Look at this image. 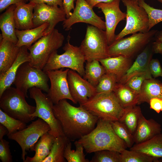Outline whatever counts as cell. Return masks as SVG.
Masks as SVG:
<instances>
[{
	"label": "cell",
	"instance_id": "obj_34",
	"mask_svg": "<svg viewBox=\"0 0 162 162\" xmlns=\"http://www.w3.org/2000/svg\"><path fill=\"white\" fill-rule=\"evenodd\" d=\"M0 123L8 129V133L7 135L23 130L27 126L26 123L10 116L0 108Z\"/></svg>",
	"mask_w": 162,
	"mask_h": 162
},
{
	"label": "cell",
	"instance_id": "obj_52",
	"mask_svg": "<svg viewBox=\"0 0 162 162\" xmlns=\"http://www.w3.org/2000/svg\"><path fill=\"white\" fill-rule=\"evenodd\" d=\"M161 111H162V99H161Z\"/></svg>",
	"mask_w": 162,
	"mask_h": 162
},
{
	"label": "cell",
	"instance_id": "obj_29",
	"mask_svg": "<svg viewBox=\"0 0 162 162\" xmlns=\"http://www.w3.org/2000/svg\"><path fill=\"white\" fill-rule=\"evenodd\" d=\"M113 92L124 108L138 104L139 95L124 84L117 82Z\"/></svg>",
	"mask_w": 162,
	"mask_h": 162
},
{
	"label": "cell",
	"instance_id": "obj_17",
	"mask_svg": "<svg viewBox=\"0 0 162 162\" xmlns=\"http://www.w3.org/2000/svg\"><path fill=\"white\" fill-rule=\"evenodd\" d=\"M67 80L71 95L80 105L97 93L95 87L74 70H69Z\"/></svg>",
	"mask_w": 162,
	"mask_h": 162
},
{
	"label": "cell",
	"instance_id": "obj_32",
	"mask_svg": "<svg viewBox=\"0 0 162 162\" xmlns=\"http://www.w3.org/2000/svg\"><path fill=\"white\" fill-rule=\"evenodd\" d=\"M125 109V112L119 121L123 124L133 135L142 113L140 107L136 105Z\"/></svg>",
	"mask_w": 162,
	"mask_h": 162
},
{
	"label": "cell",
	"instance_id": "obj_44",
	"mask_svg": "<svg viewBox=\"0 0 162 162\" xmlns=\"http://www.w3.org/2000/svg\"><path fill=\"white\" fill-rule=\"evenodd\" d=\"M63 0H28L29 2L35 4L44 3L50 5H57L60 7H63Z\"/></svg>",
	"mask_w": 162,
	"mask_h": 162
},
{
	"label": "cell",
	"instance_id": "obj_4",
	"mask_svg": "<svg viewBox=\"0 0 162 162\" xmlns=\"http://www.w3.org/2000/svg\"><path fill=\"white\" fill-rule=\"evenodd\" d=\"M25 95L16 88H8L0 96V108L10 116L26 123L34 119L31 115L36 106L28 104Z\"/></svg>",
	"mask_w": 162,
	"mask_h": 162
},
{
	"label": "cell",
	"instance_id": "obj_9",
	"mask_svg": "<svg viewBox=\"0 0 162 162\" xmlns=\"http://www.w3.org/2000/svg\"><path fill=\"white\" fill-rule=\"evenodd\" d=\"M106 32L93 26H88L84 39L80 46L86 62L109 57Z\"/></svg>",
	"mask_w": 162,
	"mask_h": 162
},
{
	"label": "cell",
	"instance_id": "obj_25",
	"mask_svg": "<svg viewBox=\"0 0 162 162\" xmlns=\"http://www.w3.org/2000/svg\"><path fill=\"white\" fill-rule=\"evenodd\" d=\"M48 26V23H45L32 29L24 30L16 29L15 33L18 39L16 45L20 47L25 46L28 48L44 35Z\"/></svg>",
	"mask_w": 162,
	"mask_h": 162
},
{
	"label": "cell",
	"instance_id": "obj_47",
	"mask_svg": "<svg viewBox=\"0 0 162 162\" xmlns=\"http://www.w3.org/2000/svg\"><path fill=\"white\" fill-rule=\"evenodd\" d=\"M152 49L153 53H159L162 55V43L154 41L151 44Z\"/></svg>",
	"mask_w": 162,
	"mask_h": 162
},
{
	"label": "cell",
	"instance_id": "obj_40",
	"mask_svg": "<svg viewBox=\"0 0 162 162\" xmlns=\"http://www.w3.org/2000/svg\"><path fill=\"white\" fill-rule=\"evenodd\" d=\"M152 78L151 74L147 73L140 74L132 77L124 84L139 95L144 81Z\"/></svg>",
	"mask_w": 162,
	"mask_h": 162
},
{
	"label": "cell",
	"instance_id": "obj_54",
	"mask_svg": "<svg viewBox=\"0 0 162 162\" xmlns=\"http://www.w3.org/2000/svg\"><path fill=\"white\" fill-rule=\"evenodd\" d=\"M26 2L28 1V0H26Z\"/></svg>",
	"mask_w": 162,
	"mask_h": 162
},
{
	"label": "cell",
	"instance_id": "obj_7",
	"mask_svg": "<svg viewBox=\"0 0 162 162\" xmlns=\"http://www.w3.org/2000/svg\"><path fill=\"white\" fill-rule=\"evenodd\" d=\"M158 31L154 29L146 32H138L114 41L108 46L109 57L122 56L132 58L151 42Z\"/></svg>",
	"mask_w": 162,
	"mask_h": 162
},
{
	"label": "cell",
	"instance_id": "obj_45",
	"mask_svg": "<svg viewBox=\"0 0 162 162\" xmlns=\"http://www.w3.org/2000/svg\"><path fill=\"white\" fill-rule=\"evenodd\" d=\"M150 108L159 113L161 111V99L158 98H153L149 100V103Z\"/></svg>",
	"mask_w": 162,
	"mask_h": 162
},
{
	"label": "cell",
	"instance_id": "obj_24",
	"mask_svg": "<svg viewBox=\"0 0 162 162\" xmlns=\"http://www.w3.org/2000/svg\"><path fill=\"white\" fill-rule=\"evenodd\" d=\"M15 4L11 5L0 16L1 35L2 38L8 40L16 44L18 39L16 36L14 12Z\"/></svg>",
	"mask_w": 162,
	"mask_h": 162
},
{
	"label": "cell",
	"instance_id": "obj_41",
	"mask_svg": "<svg viewBox=\"0 0 162 162\" xmlns=\"http://www.w3.org/2000/svg\"><path fill=\"white\" fill-rule=\"evenodd\" d=\"M0 159L2 162L13 161L9 142L3 139L0 140Z\"/></svg>",
	"mask_w": 162,
	"mask_h": 162
},
{
	"label": "cell",
	"instance_id": "obj_12",
	"mask_svg": "<svg viewBox=\"0 0 162 162\" xmlns=\"http://www.w3.org/2000/svg\"><path fill=\"white\" fill-rule=\"evenodd\" d=\"M50 130L49 124L44 121L38 118L25 129L7 135L8 138L16 141L21 148V158L24 162L27 151H34V146L44 134Z\"/></svg>",
	"mask_w": 162,
	"mask_h": 162
},
{
	"label": "cell",
	"instance_id": "obj_49",
	"mask_svg": "<svg viewBox=\"0 0 162 162\" xmlns=\"http://www.w3.org/2000/svg\"><path fill=\"white\" fill-rule=\"evenodd\" d=\"M8 130L3 125L0 123V140L3 139L4 136L8 134Z\"/></svg>",
	"mask_w": 162,
	"mask_h": 162
},
{
	"label": "cell",
	"instance_id": "obj_2",
	"mask_svg": "<svg viewBox=\"0 0 162 162\" xmlns=\"http://www.w3.org/2000/svg\"><path fill=\"white\" fill-rule=\"evenodd\" d=\"M88 153L103 150L121 153L127 147L123 140L114 131L110 121L99 119L94 128L78 140Z\"/></svg>",
	"mask_w": 162,
	"mask_h": 162
},
{
	"label": "cell",
	"instance_id": "obj_42",
	"mask_svg": "<svg viewBox=\"0 0 162 162\" xmlns=\"http://www.w3.org/2000/svg\"><path fill=\"white\" fill-rule=\"evenodd\" d=\"M149 68L152 76L154 78L162 77V68L158 59H152L149 62Z\"/></svg>",
	"mask_w": 162,
	"mask_h": 162
},
{
	"label": "cell",
	"instance_id": "obj_28",
	"mask_svg": "<svg viewBox=\"0 0 162 162\" xmlns=\"http://www.w3.org/2000/svg\"><path fill=\"white\" fill-rule=\"evenodd\" d=\"M155 98L162 99V83L152 78L146 79L142 85L138 104L149 103L151 98Z\"/></svg>",
	"mask_w": 162,
	"mask_h": 162
},
{
	"label": "cell",
	"instance_id": "obj_23",
	"mask_svg": "<svg viewBox=\"0 0 162 162\" xmlns=\"http://www.w3.org/2000/svg\"><path fill=\"white\" fill-rule=\"evenodd\" d=\"M106 73H112L117 77L118 82L132 64L131 58L122 56L109 57L98 60Z\"/></svg>",
	"mask_w": 162,
	"mask_h": 162
},
{
	"label": "cell",
	"instance_id": "obj_22",
	"mask_svg": "<svg viewBox=\"0 0 162 162\" xmlns=\"http://www.w3.org/2000/svg\"><path fill=\"white\" fill-rule=\"evenodd\" d=\"M20 47L2 38L0 39V74L7 72L16 59Z\"/></svg>",
	"mask_w": 162,
	"mask_h": 162
},
{
	"label": "cell",
	"instance_id": "obj_5",
	"mask_svg": "<svg viewBox=\"0 0 162 162\" xmlns=\"http://www.w3.org/2000/svg\"><path fill=\"white\" fill-rule=\"evenodd\" d=\"M68 38L63 48L64 53L58 54L56 51L52 54L43 68L44 71L66 68L84 76V63L86 61L84 55L80 47L71 44Z\"/></svg>",
	"mask_w": 162,
	"mask_h": 162
},
{
	"label": "cell",
	"instance_id": "obj_3",
	"mask_svg": "<svg viewBox=\"0 0 162 162\" xmlns=\"http://www.w3.org/2000/svg\"><path fill=\"white\" fill-rule=\"evenodd\" d=\"M80 105L99 119L110 121H119L125 111L113 92L97 93Z\"/></svg>",
	"mask_w": 162,
	"mask_h": 162
},
{
	"label": "cell",
	"instance_id": "obj_50",
	"mask_svg": "<svg viewBox=\"0 0 162 162\" xmlns=\"http://www.w3.org/2000/svg\"><path fill=\"white\" fill-rule=\"evenodd\" d=\"M153 39L154 41H159L162 43V30L157 31L154 36Z\"/></svg>",
	"mask_w": 162,
	"mask_h": 162
},
{
	"label": "cell",
	"instance_id": "obj_35",
	"mask_svg": "<svg viewBox=\"0 0 162 162\" xmlns=\"http://www.w3.org/2000/svg\"><path fill=\"white\" fill-rule=\"evenodd\" d=\"M120 154L121 162H158V158L135 151L128 150L125 149Z\"/></svg>",
	"mask_w": 162,
	"mask_h": 162
},
{
	"label": "cell",
	"instance_id": "obj_33",
	"mask_svg": "<svg viewBox=\"0 0 162 162\" xmlns=\"http://www.w3.org/2000/svg\"><path fill=\"white\" fill-rule=\"evenodd\" d=\"M76 150L71 149L72 144L69 141L67 144L64 151V157L68 162H89L85 158L83 152L84 149L82 145L78 140L74 143Z\"/></svg>",
	"mask_w": 162,
	"mask_h": 162
},
{
	"label": "cell",
	"instance_id": "obj_26",
	"mask_svg": "<svg viewBox=\"0 0 162 162\" xmlns=\"http://www.w3.org/2000/svg\"><path fill=\"white\" fill-rule=\"evenodd\" d=\"M55 138L48 132L44 134L34 146V156H27L24 162H43L49 154Z\"/></svg>",
	"mask_w": 162,
	"mask_h": 162
},
{
	"label": "cell",
	"instance_id": "obj_15",
	"mask_svg": "<svg viewBox=\"0 0 162 162\" xmlns=\"http://www.w3.org/2000/svg\"><path fill=\"white\" fill-rule=\"evenodd\" d=\"M62 68L46 72L50 82V87L47 94L54 104L63 99H68L76 104L70 93L67 74L69 69Z\"/></svg>",
	"mask_w": 162,
	"mask_h": 162
},
{
	"label": "cell",
	"instance_id": "obj_51",
	"mask_svg": "<svg viewBox=\"0 0 162 162\" xmlns=\"http://www.w3.org/2000/svg\"><path fill=\"white\" fill-rule=\"evenodd\" d=\"M162 4V0H156Z\"/></svg>",
	"mask_w": 162,
	"mask_h": 162
},
{
	"label": "cell",
	"instance_id": "obj_11",
	"mask_svg": "<svg viewBox=\"0 0 162 162\" xmlns=\"http://www.w3.org/2000/svg\"><path fill=\"white\" fill-rule=\"evenodd\" d=\"M121 0L126 8V23L124 28L116 35L114 42L129 34L149 31L148 14L138 2L133 0Z\"/></svg>",
	"mask_w": 162,
	"mask_h": 162
},
{
	"label": "cell",
	"instance_id": "obj_27",
	"mask_svg": "<svg viewBox=\"0 0 162 162\" xmlns=\"http://www.w3.org/2000/svg\"><path fill=\"white\" fill-rule=\"evenodd\" d=\"M130 150L140 152L155 158H162V133L144 142L135 144Z\"/></svg>",
	"mask_w": 162,
	"mask_h": 162
},
{
	"label": "cell",
	"instance_id": "obj_36",
	"mask_svg": "<svg viewBox=\"0 0 162 162\" xmlns=\"http://www.w3.org/2000/svg\"><path fill=\"white\" fill-rule=\"evenodd\" d=\"M117 82V78L116 75L106 73L100 78L98 84L95 87L97 93L113 92Z\"/></svg>",
	"mask_w": 162,
	"mask_h": 162
},
{
	"label": "cell",
	"instance_id": "obj_6",
	"mask_svg": "<svg viewBox=\"0 0 162 162\" xmlns=\"http://www.w3.org/2000/svg\"><path fill=\"white\" fill-rule=\"evenodd\" d=\"M64 37L54 28L28 48L32 66L42 70L52 54L62 45Z\"/></svg>",
	"mask_w": 162,
	"mask_h": 162
},
{
	"label": "cell",
	"instance_id": "obj_10",
	"mask_svg": "<svg viewBox=\"0 0 162 162\" xmlns=\"http://www.w3.org/2000/svg\"><path fill=\"white\" fill-rule=\"evenodd\" d=\"M30 98L35 100L36 104L35 112L31 115L34 119L40 118L46 122L50 130L48 132L55 137L64 136L61 125L55 117L53 111L54 104L40 89L34 87L29 90Z\"/></svg>",
	"mask_w": 162,
	"mask_h": 162
},
{
	"label": "cell",
	"instance_id": "obj_8",
	"mask_svg": "<svg viewBox=\"0 0 162 162\" xmlns=\"http://www.w3.org/2000/svg\"><path fill=\"white\" fill-rule=\"evenodd\" d=\"M49 78L42 70L32 66L29 62L22 64L17 71L13 84L16 88L28 98L29 90L35 87L47 93Z\"/></svg>",
	"mask_w": 162,
	"mask_h": 162
},
{
	"label": "cell",
	"instance_id": "obj_20",
	"mask_svg": "<svg viewBox=\"0 0 162 162\" xmlns=\"http://www.w3.org/2000/svg\"><path fill=\"white\" fill-rule=\"evenodd\" d=\"M28 47H20L17 57L10 67L5 73L0 74V96L8 88L13 84L16 73L20 66L23 63L30 61Z\"/></svg>",
	"mask_w": 162,
	"mask_h": 162
},
{
	"label": "cell",
	"instance_id": "obj_30",
	"mask_svg": "<svg viewBox=\"0 0 162 162\" xmlns=\"http://www.w3.org/2000/svg\"><path fill=\"white\" fill-rule=\"evenodd\" d=\"M70 141L65 136L56 137L50 152L43 162H65L64 152L67 143Z\"/></svg>",
	"mask_w": 162,
	"mask_h": 162
},
{
	"label": "cell",
	"instance_id": "obj_37",
	"mask_svg": "<svg viewBox=\"0 0 162 162\" xmlns=\"http://www.w3.org/2000/svg\"><path fill=\"white\" fill-rule=\"evenodd\" d=\"M112 127L117 136L124 141L127 147L131 148L134 142L132 134L122 122L119 121H110Z\"/></svg>",
	"mask_w": 162,
	"mask_h": 162
},
{
	"label": "cell",
	"instance_id": "obj_16",
	"mask_svg": "<svg viewBox=\"0 0 162 162\" xmlns=\"http://www.w3.org/2000/svg\"><path fill=\"white\" fill-rule=\"evenodd\" d=\"M120 0H114L108 3H100L95 7L100 9L104 13L105 19V25L109 46L114 41L115 31L118 24L126 17V13L121 10L119 4Z\"/></svg>",
	"mask_w": 162,
	"mask_h": 162
},
{
	"label": "cell",
	"instance_id": "obj_19",
	"mask_svg": "<svg viewBox=\"0 0 162 162\" xmlns=\"http://www.w3.org/2000/svg\"><path fill=\"white\" fill-rule=\"evenodd\" d=\"M161 130L160 124L153 119H146L142 113L133 135L134 142L137 144L145 142L161 133Z\"/></svg>",
	"mask_w": 162,
	"mask_h": 162
},
{
	"label": "cell",
	"instance_id": "obj_14",
	"mask_svg": "<svg viewBox=\"0 0 162 162\" xmlns=\"http://www.w3.org/2000/svg\"><path fill=\"white\" fill-rule=\"evenodd\" d=\"M78 22L89 24L106 30L105 22L98 16L85 0H76V5L70 16L63 21V28L69 30L74 24Z\"/></svg>",
	"mask_w": 162,
	"mask_h": 162
},
{
	"label": "cell",
	"instance_id": "obj_31",
	"mask_svg": "<svg viewBox=\"0 0 162 162\" xmlns=\"http://www.w3.org/2000/svg\"><path fill=\"white\" fill-rule=\"evenodd\" d=\"M99 61L94 60L86 62L83 78L93 86L96 87L101 77L106 73L104 67Z\"/></svg>",
	"mask_w": 162,
	"mask_h": 162
},
{
	"label": "cell",
	"instance_id": "obj_38",
	"mask_svg": "<svg viewBox=\"0 0 162 162\" xmlns=\"http://www.w3.org/2000/svg\"><path fill=\"white\" fill-rule=\"evenodd\" d=\"M139 5L147 12L149 19V31L157 24L162 22V10L154 8L148 4L145 0H139Z\"/></svg>",
	"mask_w": 162,
	"mask_h": 162
},
{
	"label": "cell",
	"instance_id": "obj_39",
	"mask_svg": "<svg viewBox=\"0 0 162 162\" xmlns=\"http://www.w3.org/2000/svg\"><path fill=\"white\" fill-rule=\"evenodd\" d=\"M94 153L90 162H121V154L119 152L103 150Z\"/></svg>",
	"mask_w": 162,
	"mask_h": 162
},
{
	"label": "cell",
	"instance_id": "obj_53",
	"mask_svg": "<svg viewBox=\"0 0 162 162\" xmlns=\"http://www.w3.org/2000/svg\"><path fill=\"white\" fill-rule=\"evenodd\" d=\"M135 1H136V2H138V1L139 0H133Z\"/></svg>",
	"mask_w": 162,
	"mask_h": 162
},
{
	"label": "cell",
	"instance_id": "obj_21",
	"mask_svg": "<svg viewBox=\"0 0 162 162\" xmlns=\"http://www.w3.org/2000/svg\"><path fill=\"white\" fill-rule=\"evenodd\" d=\"M15 5L14 17L16 29L24 30L34 28L33 19L35 4L31 2L27 4L21 2Z\"/></svg>",
	"mask_w": 162,
	"mask_h": 162
},
{
	"label": "cell",
	"instance_id": "obj_46",
	"mask_svg": "<svg viewBox=\"0 0 162 162\" xmlns=\"http://www.w3.org/2000/svg\"><path fill=\"white\" fill-rule=\"evenodd\" d=\"M21 2H26V0H0V12H2L11 5Z\"/></svg>",
	"mask_w": 162,
	"mask_h": 162
},
{
	"label": "cell",
	"instance_id": "obj_1",
	"mask_svg": "<svg viewBox=\"0 0 162 162\" xmlns=\"http://www.w3.org/2000/svg\"><path fill=\"white\" fill-rule=\"evenodd\" d=\"M53 109L64 135L70 141L78 140L91 132L99 119L81 106H74L66 99L54 104Z\"/></svg>",
	"mask_w": 162,
	"mask_h": 162
},
{
	"label": "cell",
	"instance_id": "obj_13",
	"mask_svg": "<svg viewBox=\"0 0 162 162\" xmlns=\"http://www.w3.org/2000/svg\"><path fill=\"white\" fill-rule=\"evenodd\" d=\"M66 19V14L63 7L44 3L35 5L33 19L34 28L48 23L49 26L44 35L50 33L58 23Z\"/></svg>",
	"mask_w": 162,
	"mask_h": 162
},
{
	"label": "cell",
	"instance_id": "obj_48",
	"mask_svg": "<svg viewBox=\"0 0 162 162\" xmlns=\"http://www.w3.org/2000/svg\"><path fill=\"white\" fill-rule=\"evenodd\" d=\"M88 4L92 8L100 3H108L114 0H85Z\"/></svg>",
	"mask_w": 162,
	"mask_h": 162
},
{
	"label": "cell",
	"instance_id": "obj_43",
	"mask_svg": "<svg viewBox=\"0 0 162 162\" xmlns=\"http://www.w3.org/2000/svg\"><path fill=\"white\" fill-rule=\"evenodd\" d=\"M76 0H63V7L66 14V19L68 18L72 13L71 11L74 10V2Z\"/></svg>",
	"mask_w": 162,
	"mask_h": 162
},
{
	"label": "cell",
	"instance_id": "obj_18",
	"mask_svg": "<svg viewBox=\"0 0 162 162\" xmlns=\"http://www.w3.org/2000/svg\"><path fill=\"white\" fill-rule=\"evenodd\" d=\"M153 54L151 42L138 55L134 62L118 83L124 84L131 78L140 74L147 73L151 75L149 64Z\"/></svg>",
	"mask_w": 162,
	"mask_h": 162
}]
</instances>
